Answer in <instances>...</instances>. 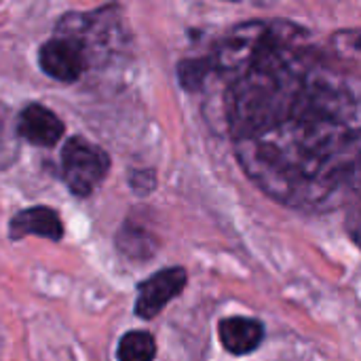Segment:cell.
I'll return each instance as SVG.
<instances>
[{"mask_svg": "<svg viewBox=\"0 0 361 361\" xmlns=\"http://www.w3.org/2000/svg\"><path fill=\"white\" fill-rule=\"evenodd\" d=\"M203 93L207 125L226 133L243 173L273 201L328 214L360 192V72L288 19L233 25L205 55L176 66Z\"/></svg>", "mask_w": 361, "mask_h": 361, "instance_id": "6da1fadb", "label": "cell"}, {"mask_svg": "<svg viewBox=\"0 0 361 361\" xmlns=\"http://www.w3.org/2000/svg\"><path fill=\"white\" fill-rule=\"evenodd\" d=\"M118 8V4H108L95 11L66 13L55 23L53 34L74 40L87 55L89 68H93L110 59V55L125 44L127 34L123 25V15H116Z\"/></svg>", "mask_w": 361, "mask_h": 361, "instance_id": "7a4b0ae2", "label": "cell"}, {"mask_svg": "<svg viewBox=\"0 0 361 361\" xmlns=\"http://www.w3.org/2000/svg\"><path fill=\"white\" fill-rule=\"evenodd\" d=\"M110 154L82 135H72L61 148V178L68 190L78 197H91L110 173Z\"/></svg>", "mask_w": 361, "mask_h": 361, "instance_id": "3957f363", "label": "cell"}, {"mask_svg": "<svg viewBox=\"0 0 361 361\" xmlns=\"http://www.w3.org/2000/svg\"><path fill=\"white\" fill-rule=\"evenodd\" d=\"M188 283V273L184 267H167L154 275H150L148 279L137 283V298H135V307L133 313L135 317L150 322L154 319L159 313H163V309L184 292Z\"/></svg>", "mask_w": 361, "mask_h": 361, "instance_id": "277c9868", "label": "cell"}, {"mask_svg": "<svg viewBox=\"0 0 361 361\" xmlns=\"http://www.w3.org/2000/svg\"><path fill=\"white\" fill-rule=\"evenodd\" d=\"M38 66L49 78L66 82V85L78 82L82 74L89 70V61L82 49L74 40L66 36H57V34H53L49 40L40 44Z\"/></svg>", "mask_w": 361, "mask_h": 361, "instance_id": "5b68a950", "label": "cell"}, {"mask_svg": "<svg viewBox=\"0 0 361 361\" xmlns=\"http://www.w3.org/2000/svg\"><path fill=\"white\" fill-rule=\"evenodd\" d=\"M15 127L19 140L40 148H53L66 135V123L51 108L38 102L23 106V110L15 116Z\"/></svg>", "mask_w": 361, "mask_h": 361, "instance_id": "8992f818", "label": "cell"}, {"mask_svg": "<svg viewBox=\"0 0 361 361\" xmlns=\"http://www.w3.org/2000/svg\"><path fill=\"white\" fill-rule=\"evenodd\" d=\"M66 233L63 220L57 209L47 205H34L17 212L8 222V237L11 241H19L23 237H42L49 241H61Z\"/></svg>", "mask_w": 361, "mask_h": 361, "instance_id": "52a82bcc", "label": "cell"}, {"mask_svg": "<svg viewBox=\"0 0 361 361\" xmlns=\"http://www.w3.org/2000/svg\"><path fill=\"white\" fill-rule=\"evenodd\" d=\"M218 338L231 355L243 357L254 353L262 345L264 324L260 319L241 317V315L224 317L218 322Z\"/></svg>", "mask_w": 361, "mask_h": 361, "instance_id": "ba28073f", "label": "cell"}, {"mask_svg": "<svg viewBox=\"0 0 361 361\" xmlns=\"http://www.w3.org/2000/svg\"><path fill=\"white\" fill-rule=\"evenodd\" d=\"M114 243H116V250L133 262H148L154 258L159 250L157 237L150 231H146L142 224H135L131 220H125L121 224L114 237Z\"/></svg>", "mask_w": 361, "mask_h": 361, "instance_id": "9c48e42d", "label": "cell"}, {"mask_svg": "<svg viewBox=\"0 0 361 361\" xmlns=\"http://www.w3.org/2000/svg\"><path fill=\"white\" fill-rule=\"evenodd\" d=\"M157 341L146 330H129L121 336L116 347L118 361H154Z\"/></svg>", "mask_w": 361, "mask_h": 361, "instance_id": "30bf717a", "label": "cell"}, {"mask_svg": "<svg viewBox=\"0 0 361 361\" xmlns=\"http://www.w3.org/2000/svg\"><path fill=\"white\" fill-rule=\"evenodd\" d=\"M19 150H21V140L17 135L13 110L0 102V171L17 163Z\"/></svg>", "mask_w": 361, "mask_h": 361, "instance_id": "8fae6325", "label": "cell"}, {"mask_svg": "<svg viewBox=\"0 0 361 361\" xmlns=\"http://www.w3.org/2000/svg\"><path fill=\"white\" fill-rule=\"evenodd\" d=\"M133 195L137 197H148L157 190V171L152 167H144V169H131L129 178H127Z\"/></svg>", "mask_w": 361, "mask_h": 361, "instance_id": "7c38bea8", "label": "cell"}]
</instances>
